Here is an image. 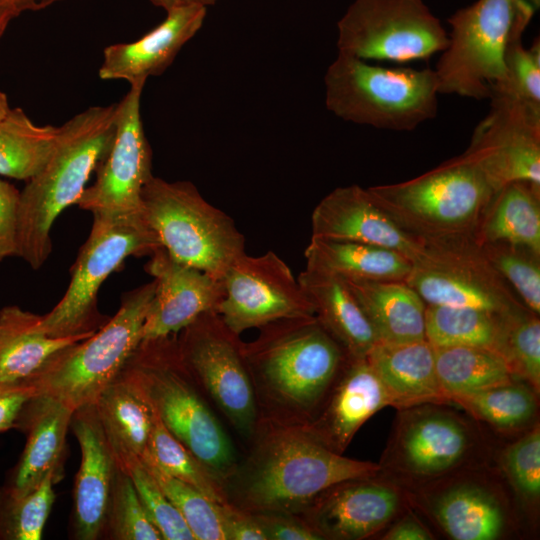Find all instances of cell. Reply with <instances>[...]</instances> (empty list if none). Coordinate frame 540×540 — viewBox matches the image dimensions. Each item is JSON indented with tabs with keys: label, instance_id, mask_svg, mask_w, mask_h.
Returning a JSON list of instances; mask_svg holds the SVG:
<instances>
[{
	"label": "cell",
	"instance_id": "30bf717a",
	"mask_svg": "<svg viewBox=\"0 0 540 540\" xmlns=\"http://www.w3.org/2000/svg\"><path fill=\"white\" fill-rule=\"evenodd\" d=\"M154 291L152 280L124 293L113 317L91 336L59 353L30 381L38 394L52 396L73 410L93 404L142 342Z\"/></svg>",
	"mask_w": 540,
	"mask_h": 540
},
{
	"label": "cell",
	"instance_id": "c3c4849f",
	"mask_svg": "<svg viewBox=\"0 0 540 540\" xmlns=\"http://www.w3.org/2000/svg\"><path fill=\"white\" fill-rule=\"evenodd\" d=\"M37 394L31 382L0 383V433L16 428L23 407Z\"/></svg>",
	"mask_w": 540,
	"mask_h": 540
},
{
	"label": "cell",
	"instance_id": "ab89813d",
	"mask_svg": "<svg viewBox=\"0 0 540 540\" xmlns=\"http://www.w3.org/2000/svg\"><path fill=\"white\" fill-rule=\"evenodd\" d=\"M479 243V242H478ZM483 254L524 306L540 313V253L525 246L506 243H479Z\"/></svg>",
	"mask_w": 540,
	"mask_h": 540
},
{
	"label": "cell",
	"instance_id": "836d02e7",
	"mask_svg": "<svg viewBox=\"0 0 540 540\" xmlns=\"http://www.w3.org/2000/svg\"><path fill=\"white\" fill-rule=\"evenodd\" d=\"M433 348L437 380L447 400L512 382L506 360L495 351L472 346Z\"/></svg>",
	"mask_w": 540,
	"mask_h": 540
},
{
	"label": "cell",
	"instance_id": "4316f807",
	"mask_svg": "<svg viewBox=\"0 0 540 540\" xmlns=\"http://www.w3.org/2000/svg\"><path fill=\"white\" fill-rule=\"evenodd\" d=\"M39 316L17 305L0 310V383L32 381L59 353L95 332L50 337L38 328Z\"/></svg>",
	"mask_w": 540,
	"mask_h": 540
},
{
	"label": "cell",
	"instance_id": "6da1fadb",
	"mask_svg": "<svg viewBox=\"0 0 540 540\" xmlns=\"http://www.w3.org/2000/svg\"><path fill=\"white\" fill-rule=\"evenodd\" d=\"M247 444L224 490L227 503L251 514L300 515L333 485L381 469L330 450L302 427L259 422Z\"/></svg>",
	"mask_w": 540,
	"mask_h": 540
},
{
	"label": "cell",
	"instance_id": "7bdbcfd3",
	"mask_svg": "<svg viewBox=\"0 0 540 540\" xmlns=\"http://www.w3.org/2000/svg\"><path fill=\"white\" fill-rule=\"evenodd\" d=\"M104 536L113 540H163L130 476L120 468L112 490Z\"/></svg>",
	"mask_w": 540,
	"mask_h": 540
},
{
	"label": "cell",
	"instance_id": "2e32d148",
	"mask_svg": "<svg viewBox=\"0 0 540 540\" xmlns=\"http://www.w3.org/2000/svg\"><path fill=\"white\" fill-rule=\"evenodd\" d=\"M463 155L494 192L513 182L540 187V114L520 106L491 104Z\"/></svg>",
	"mask_w": 540,
	"mask_h": 540
},
{
	"label": "cell",
	"instance_id": "5bb4252c",
	"mask_svg": "<svg viewBox=\"0 0 540 540\" xmlns=\"http://www.w3.org/2000/svg\"><path fill=\"white\" fill-rule=\"evenodd\" d=\"M144 85L131 84L117 103L113 141L95 169L94 183L76 203L80 209L92 214H140L142 189L153 176L152 149L140 110Z\"/></svg>",
	"mask_w": 540,
	"mask_h": 540
},
{
	"label": "cell",
	"instance_id": "b9f144b4",
	"mask_svg": "<svg viewBox=\"0 0 540 540\" xmlns=\"http://www.w3.org/2000/svg\"><path fill=\"white\" fill-rule=\"evenodd\" d=\"M513 376L529 382L538 394L540 388V321L527 308L513 312L506 318L500 349Z\"/></svg>",
	"mask_w": 540,
	"mask_h": 540
},
{
	"label": "cell",
	"instance_id": "816d5d0a",
	"mask_svg": "<svg viewBox=\"0 0 540 540\" xmlns=\"http://www.w3.org/2000/svg\"><path fill=\"white\" fill-rule=\"evenodd\" d=\"M61 0H0V5L13 9L19 15L25 11L42 10Z\"/></svg>",
	"mask_w": 540,
	"mask_h": 540
},
{
	"label": "cell",
	"instance_id": "db71d44e",
	"mask_svg": "<svg viewBox=\"0 0 540 540\" xmlns=\"http://www.w3.org/2000/svg\"><path fill=\"white\" fill-rule=\"evenodd\" d=\"M19 14L11 8L0 5V37L5 32L8 24Z\"/></svg>",
	"mask_w": 540,
	"mask_h": 540
},
{
	"label": "cell",
	"instance_id": "9c48e42d",
	"mask_svg": "<svg viewBox=\"0 0 540 540\" xmlns=\"http://www.w3.org/2000/svg\"><path fill=\"white\" fill-rule=\"evenodd\" d=\"M162 245L141 215L94 213L90 233L71 268L62 299L37 326L50 337L94 332L110 317L98 309L103 282L124 266L128 257L150 256Z\"/></svg>",
	"mask_w": 540,
	"mask_h": 540
},
{
	"label": "cell",
	"instance_id": "44dd1931",
	"mask_svg": "<svg viewBox=\"0 0 540 540\" xmlns=\"http://www.w3.org/2000/svg\"><path fill=\"white\" fill-rule=\"evenodd\" d=\"M386 406H392L391 398L366 357H348L321 408L302 428L343 454L360 427Z\"/></svg>",
	"mask_w": 540,
	"mask_h": 540
},
{
	"label": "cell",
	"instance_id": "bcb514c9",
	"mask_svg": "<svg viewBox=\"0 0 540 540\" xmlns=\"http://www.w3.org/2000/svg\"><path fill=\"white\" fill-rule=\"evenodd\" d=\"M20 191L0 178V262L17 256Z\"/></svg>",
	"mask_w": 540,
	"mask_h": 540
},
{
	"label": "cell",
	"instance_id": "cb8c5ba5",
	"mask_svg": "<svg viewBox=\"0 0 540 540\" xmlns=\"http://www.w3.org/2000/svg\"><path fill=\"white\" fill-rule=\"evenodd\" d=\"M468 446V432L453 414L440 409H418L402 420L394 453L398 466L407 473L434 476L453 468Z\"/></svg>",
	"mask_w": 540,
	"mask_h": 540
},
{
	"label": "cell",
	"instance_id": "d6986e66",
	"mask_svg": "<svg viewBox=\"0 0 540 540\" xmlns=\"http://www.w3.org/2000/svg\"><path fill=\"white\" fill-rule=\"evenodd\" d=\"M70 428L81 451L73 492L72 534L78 540H97L104 538L119 467L93 404L74 410Z\"/></svg>",
	"mask_w": 540,
	"mask_h": 540
},
{
	"label": "cell",
	"instance_id": "ee69618b",
	"mask_svg": "<svg viewBox=\"0 0 540 540\" xmlns=\"http://www.w3.org/2000/svg\"><path fill=\"white\" fill-rule=\"evenodd\" d=\"M123 471L130 476L142 505L163 540H195L181 514L141 460L132 462Z\"/></svg>",
	"mask_w": 540,
	"mask_h": 540
},
{
	"label": "cell",
	"instance_id": "f6af8a7d",
	"mask_svg": "<svg viewBox=\"0 0 540 540\" xmlns=\"http://www.w3.org/2000/svg\"><path fill=\"white\" fill-rule=\"evenodd\" d=\"M505 472L514 488L527 499L540 494V430L532 431L510 445L503 457Z\"/></svg>",
	"mask_w": 540,
	"mask_h": 540
},
{
	"label": "cell",
	"instance_id": "681fc988",
	"mask_svg": "<svg viewBox=\"0 0 540 540\" xmlns=\"http://www.w3.org/2000/svg\"><path fill=\"white\" fill-rule=\"evenodd\" d=\"M225 540H267L255 516L229 503L220 504Z\"/></svg>",
	"mask_w": 540,
	"mask_h": 540
},
{
	"label": "cell",
	"instance_id": "f5cc1de1",
	"mask_svg": "<svg viewBox=\"0 0 540 540\" xmlns=\"http://www.w3.org/2000/svg\"><path fill=\"white\" fill-rule=\"evenodd\" d=\"M151 3L159 8H162L166 12L180 6L190 4H201L206 7L215 4L217 0H150Z\"/></svg>",
	"mask_w": 540,
	"mask_h": 540
},
{
	"label": "cell",
	"instance_id": "1f68e13d",
	"mask_svg": "<svg viewBox=\"0 0 540 540\" xmlns=\"http://www.w3.org/2000/svg\"><path fill=\"white\" fill-rule=\"evenodd\" d=\"M433 514L446 534L456 540L497 539L505 525L497 499L473 484H459L443 491L435 499Z\"/></svg>",
	"mask_w": 540,
	"mask_h": 540
},
{
	"label": "cell",
	"instance_id": "8fae6325",
	"mask_svg": "<svg viewBox=\"0 0 540 540\" xmlns=\"http://www.w3.org/2000/svg\"><path fill=\"white\" fill-rule=\"evenodd\" d=\"M176 339L186 368L208 401L248 443L259 416L240 335L216 311H209L178 332Z\"/></svg>",
	"mask_w": 540,
	"mask_h": 540
},
{
	"label": "cell",
	"instance_id": "74e56055",
	"mask_svg": "<svg viewBox=\"0 0 540 540\" xmlns=\"http://www.w3.org/2000/svg\"><path fill=\"white\" fill-rule=\"evenodd\" d=\"M535 391L512 382L449 398L476 418L503 429L518 428L534 416Z\"/></svg>",
	"mask_w": 540,
	"mask_h": 540
},
{
	"label": "cell",
	"instance_id": "7c38bea8",
	"mask_svg": "<svg viewBox=\"0 0 540 540\" xmlns=\"http://www.w3.org/2000/svg\"><path fill=\"white\" fill-rule=\"evenodd\" d=\"M405 282L425 304L508 314L526 307L486 259L474 235L424 239Z\"/></svg>",
	"mask_w": 540,
	"mask_h": 540
},
{
	"label": "cell",
	"instance_id": "484cf974",
	"mask_svg": "<svg viewBox=\"0 0 540 540\" xmlns=\"http://www.w3.org/2000/svg\"><path fill=\"white\" fill-rule=\"evenodd\" d=\"M366 359L386 388L392 406L411 408L447 400L437 380L434 348L426 339L378 342Z\"/></svg>",
	"mask_w": 540,
	"mask_h": 540
},
{
	"label": "cell",
	"instance_id": "7dc6e473",
	"mask_svg": "<svg viewBox=\"0 0 540 540\" xmlns=\"http://www.w3.org/2000/svg\"><path fill=\"white\" fill-rule=\"evenodd\" d=\"M264 530L267 540H322L300 515L287 513L253 514Z\"/></svg>",
	"mask_w": 540,
	"mask_h": 540
},
{
	"label": "cell",
	"instance_id": "9a60e30c",
	"mask_svg": "<svg viewBox=\"0 0 540 540\" xmlns=\"http://www.w3.org/2000/svg\"><path fill=\"white\" fill-rule=\"evenodd\" d=\"M217 313L236 334L273 321L315 315L314 307L290 267L275 252L244 253L228 268Z\"/></svg>",
	"mask_w": 540,
	"mask_h": 540
},
{
	"label": "cell",
	"instance_id": "11a10c76",
	"mask_svg": "<svg viewBox=\"0 0 540 540\" xmlns=\"http://www.w3.org/2000/svg\"><path fill=\"white\" fill-rule=\"evenodd\" d=\"M10 109L6 94L0 90V121L7 115Z\"/></svg>",
	"mask_w": 540,
	"mask_h": 540
},
{
	"label": "cell",
	"instance_id": "f35d334b",
	"mask_svg": "<svg viewBox=\"0 0 540 540\" xmlns=\"http://www.w3.org/2000/svg\"><path fill=\"white\" fill-rule=\"evenodd\" d=\"M506 73L491 92V104L520 106L540 114V43L529 48L522 38L513 41L506 52Z\"/></svg>",
	"mask_w": 540,
	"mask_h": 540
},
{
	"label": "cell",
	"instance_id": "277c9868",
	"mask_svg": "<svg viewBox=\"0 0 540 540\" xmlns=\"http://www.w3.org/2000/svg\"><path fill=\"white\" fill-rule=\"evenodd\" d=\"M123 370L165 428L222 484L240 456L179 353L176 334L142 340Z\"/></svg>",
	"mask_w": 540,
	"mask_h": 540
},
{
	"label": "cell",
	"instance_id": "e0dca14e",
	"mask_svg": "<svg viewBox=\"0 0 540 540\" xmlns=\"http://www.w3.org/2000/svg\"><path fill=\"white\" fill-rule=\"evenodd\" d=\"M155 291L143 325L142 340L177 334L200 315L216 311L224 296L223 281L181 263L163 248L144 267Z\"/></svg>",
	"mask_w": 540,
	"mask_h": 540
},
{
	"label": "cell",
	"instance_id": "7402d4cb",
	"mask_svg": "<svg viewBox=\"0 0 540 540\" xmlns=\"http://www.w3.org/2000/svg\"><path fill=\"white\" fill-rule=\"evenodd\" d=\"M207 7L190 4L166 12L165 19L129 43L105 47L98 75L102 80H125L130 85L146 83L152 76L163 74L183 46L201 29Z\"/></svg>",
	"mask_w": 540,
	"mask_h": 540
},
{
	"label": "cell",
	"instance_id": "f546056e",
	"mask_svg": "<svg viewBox=\"0 0 540 540\" xmlns=\"http://www.w3.org/2000/svg\"><path fill=\"white\" fill-rule=\"evenodd\" d=\"M306 268L344 279L405 281L412 262L401 253L372 244L311 237Z\"/></svg>",
	"mask_w": 540,
	"mask_h": 540
},
{
	"label": "cell",
	"instance_id": "ba28073f",
	"mask_svg": "<svg viewBox=\"0 0 540 540\" xmlns=\"http://www.w3.org/2000/svg\"><path fill=\"white\" fill-rule=\"evenodd\" d=\"M534 11L528 0H477L456 11L434 69L439 94L489 99L505 78L509 45L522 38Z\"/></svg>",
	"mask_w": 540,
	"mask_h": 540
},
{
	"label": "cell",
	"instance_id": "d4e9b609",
	"mask_svg": "<svg viewBox=\"0 0 540 540\" xmlns=\"http://www.w3.org/2000/svg\"><path fill=\"white\" fill-rule=\"evenodd\" d=\"M93 405L118 467L124 470L141 460L147 450L155 412L136 382L122 370Z\"/></svg>",
	"mask_w": 540,
	"mask_h": 540
},
{
	"label": "cell",
	"instance_id": "f1b7e54d",
	"mask_svg": "<svg viewBox=\"0 0 540 540\" xmlns=\"http://www.w3.org/2000/svg\"><path fill=\"white\" fill-rule=\"evenodd\" d=\"M379 342L425 338L426 304L405 281L344 279Z\"/></svg>",
	"mask_w": 540,
	"mask_h": 540
},
{
	"label": "cell",
	"instance_id": "ffe728a7",
	"mask_svg": "<svg viewBox=\"0 0 540 540\" xmlns=\"http://www.w3.org/2000/svg\"><path fill=\"white\" fill-rule=\"evenodd\" d=\"M371 477L328 488L300 514L323 539L358 540L382 529L397 513L398 492Z\"/></svg>",
	"mask_w": 540,
	"mask_h": 540
},
{
	"label": "cell",
	"instance_id": "603a6c76",
	"mask_svg": "<svg viewBox=\"0 0 540 540\" xmlns=\"http://www.w3.org/2000/svg\"><path fill=\"white\" fill-rule=\"evenodd\" d=\"M73 412L62 401L45 394H37L26 403L15 428L26 435V443L3 485L26 491L51 473L62 479Z\"/></svg>",
	"mask_w": 540,
	"mask_h": 540
},
{
	"label": "cell",
	"instance_id": "3957f363",
	"mask_svg": "<svg viewBox=\"0 0 540 540\" xmlns=\"http://www.w3.org/2000/svg\"><path fill=\"white\" fill-rule=\"evenodd\" d=\"M117 103L92 106L58 127L53 152L43 169L20 191L17 256L41 268L52 251L58 216L76 205L115 134Z\"/></svg>",
	"mask_w": 540,
	"mask_h": 540
},
{
	"label": "cell",
	"instance_id": "4fadbf2b",
	"mask_svg": "<svg viewBox=\"0 0 540 540\" xmlns=\"http://www.w3.org/2000/svg\"><path fill=\"white\" fill-rule=\"evenodd\" d=\"M337 28L338 52L365 61L427 59L448 44V33L422 0H355Z\"/></svg>",
	"mask_w": 540,
	"mask_h": 540
},
{
	"label": "cell",
	"instance_id": "7a4b0ae2",
	"mask_svg": "<svg viewBox=\"0 0 540 540\" xmlns=\"http://www.w3.org/2000/svg\"><path fill=\"white\" fill-rule=\"evenodd\" d=\"M243 356L259 422L290 427L312 421L348 358L315 315L260 327Z\"/></svg>",
	"mask_w": 540,
	"mask_h": 540
},
{
	"label": "cell",
	"instance_id": "e575fe53",
	"mask_svg": "<svg viewBox=\"0 0 540 540\" xmlns=\"http://www.w3.org/2000/svg\"><path fill=\"white\" fill-rule=\"evenodd\" d=\"M58 127L37 125L21 108H11L0 121V175L28 181L49 160Z\"/></svg>",
	"mask_w": 540,
	"mask_h": 540
},
{
	"label": "cell",
	"instance_id": "83f0119b",
	"mask_svg": "<svg viewBox=\"0 0 540 540\" xmlns=\"http://www.w3.org/2000/svg\"><path fill=\"white\" fill-rule=\"evenodd\" d=\"M297 279L315 316L348 357L365 358L379 339L344 280L308 268Z\"/></svg>",
	"mask_w": 540,
	"mask_h": 540
},
{
	"label": "cell",
	"instance_id": "5b68a950",
	"mask_svg": "<svg viewBox=\"0 0 540 540\" xmlns=\"http://www.w3.org/2000/svg\"><path fill=\"white\" fill-rule=\"evenodd\" d=\"M326 108L342 120L411 131L438 110L434 69L388 68L339 53L324 76Z\"/></svg>",
	"mask_w": 540,
	"mask_h": 540
},
{
	"label": "cell",
	"instance_id": "8d00e7d4",
	"mask_svg": "<svg viewBox=\"0 0 540 540\" xmlns=\"http://www.w3.org/2000/svg\"><path fill=\"white\" fill-rule=\"evenodd\" d=\"M141 461L192 486L216 503H227L223 484L165 428L156 414Z\"/></svg>",
	"mask_w": 540,
	"mask_h": 540
},
{
	"label": "cell",
	"instance_id": "60d3db41",
	"mask_svg": "<svg viewBox=\"0 0 540 540\" xmlns=\"http://www.w3.org/2000/svg\"><path fill=\"white\" fill-rule=\"evenodd\" d=\"M142 463L181 514L195 540H225L219 503L156 466Z\"/></svg>",
	"mask_w": 540,
	"mask_h": 540
},
{
	"label": "cell",
	"instance_id": "d590c367",
	"mask_svg": "<svg viewBox=\"0 0 540 540\" xmlns=\"http://www.w3.org/2000/svg\"><path fill=\"white\" fill-rule=\"evenodd\" d=\"M60 480L48 474L26 491L0 486V540H40L51 512Z\"/></svg>",
	"mask_w": 540,
	"mask_h": 540
},
{
	"label": "cell",
	"instance_id": "52a82bcc",
	"mask_svg": "<svg viewBox=\"0 0 540 540\" xmlns=\"http://www.w3.org/2000/svg\"><path fill=\"white\" fill-rule=\"evenodd\" d=\"M140 215L171 257L217 279L246 253L234 220L190 181L153 175L142 189Z\"/></svg>",
	"mask_w": 540,
	"mask_h": 540
},
{
	"label": "cell",
	"instance_id": "4dcf8cb0",
	"mask_svg": "<svg viewBox=\"0 0 540 540\" xmlns=\"http://www.w3.org/2000/svg\"><path fill=\"white\" fill-rule=\"evenodd\" d=\"M474 237L479 243L506 242L540 253V187L513 182L495 192Z\"/></svg>",
	"mask_w": 540,
	"mask_h": 540
},
{
	"label": "cell",
	"instance_id": "ac0fdd59",
	"mask_svg": "<svg viewBox=\"0 0 540 540\" xmlns=\"http://www.w3.org/2000/svg\"><path fill=\"white\" fill-rule=\"evenodd\" d=\"M313 238L377 245L395 250L412 263L423 249L422 240L402 230L374 201L367 188L337 187L314 208Z\"/></svg>",
	"mask_w": 540,
	"mask_h": 540
},
{
	"label": "cell",
	"instance_id": "f907efd6",
	"mask_svg": "<svg viewBox=\"0 0 540 540\" xmlns=\"http://www.w3.org/2000/svg\"><path fill=\"white\" fill-rule=\"evenodd\" d=\"M386 540H429L432 535L416 519L405 517L395 523L383 536Z\"/></svg>",
	"mask_w": 540,
	"mask_h": 540
},
{
	"label": "cell",
	"instance_id": "d6a6232c",
	"mask_svg": "<svg viewBox=\"0 0 540 540\" xmlns=\"http://www.w3.org/2000/svg\"><path fill=\"white\" fill-rule=\"evenodd\" d=\"M509 314L470 307L426 304L425 338L433 347L472 346L500 354Z\"/></svg>",
	"mask_w": 540,
	"mask_h": 540
},
{
	"label": "cell",
	"instance_id": "8992f818",
	"mask_svg": "<svg viewBox=\"0 0 540 540\" xmlns=\"http://www.w3.org/2000/svg\"><path fill=\"white\" fill-rule=\"evenodd\" d=\"M367 189L402 230L421 240L474 235L495 193L463 154L416 178Z\"/></svg>",
	"mask_w": 540,
	"mask_h": 540
}]
</instances>
